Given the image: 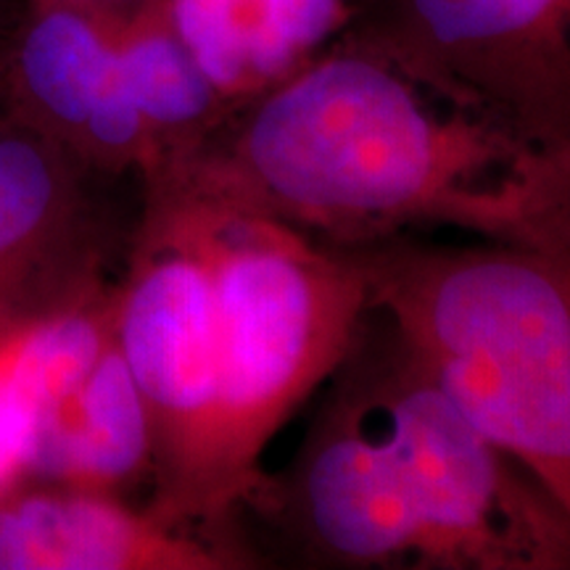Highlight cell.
I'll use <instances>...</instances> for the list:
<instances>
[{
    "instance_id": "6da1fadb",
    "label": "cell",
    "mask_w": 570,
    "mask_h": 570,
    "mask_svg": "<svg viewBox=\"0 0 570 570\" xmlns=\"http://www.w3.org/2000/svg\"><path fill=\"white\" fill-rule=\"evenodd\" d=\"M164 173L336 248L420 227L570 248V175L360 38L269 85L214 151Z\"/></svg>"
},
{
    "instance_id": "7a4b0ae2",
    "label": "cell",
    "mask_w": 570,
    "mask_h": 570,
    "mask_svg": "<svg viewBox=\"0 0 570 570\" xmlns=\"http://www.w3.org/2000/svg\"><path fill=\"white\" fill-rule=\"evenodd\" d=\"M386 320L470 423L570 515V248H346Z\"/></svg>"
},
{
    "instance_id": "3957f363",
    "label": "cell",
    "mask_w": 570,
    "mask_h": 570,
    "mask_svg": "<svg viewBox=\"0 0 570 570\" xmlns=\"http://www.w3.org/2000/svg\"><path fill=\"white\" fill-rule=\"evenodd\" d=\"M161 177L194 198L214 273L219 391L206 518L217 520L259 494L267 446L346 362L370 315V291L346 248Z\"/></svg>"
},
{
    "instance_id": "277c9868",
    "label": "cell",
    "mask_w": 570,
    "mask_h": 570,
    "mask_svg": "<svg viewBox=\"0 0 570 570\" xmlns=\"http://www.w3.org/2000/svg\"><path fill=\"white\" fill-rule=\"evenodd\" d=\"M344 367L394 446L420 529L423 568L570 570V515L483 436L377 315ZM367 323V320H365Z\"/></svg>"
},
{
    "instance_id": "5b68a950",
    "label": "cell",
    "mask_w": 570,
    "mask_h": 570,
    "mask_svg": "<svg viewBox=\"0 0 570 570\" xmlns=\"http://www.w3.org/2000/svg\"><path fill=\"white\" fill-rule=\"evenodd\" d=\"M114 336L138 383L154 433L156 515L206 518V473L219 391L217 294L198 209L161 177L142 248L114 302Z\"/></svg>"
},
{
    "instance_id": "8992f818",
    "label": "cell",
    "mask_w": 570,
    "mask_h": 570,
    "mask_svg": "<svg viewBox=\"0 0 570 570\" xmlns=\"http://www.w3.org/2000/svg\"><path fill=\"white\" fill-rule=\"evenodd\" d=\"M354 38L494 114L570 175V0H381Z\"/></svg>"
},
{
    "instance_id": "52a82bcc",
    "label": "cell",
    "mask_w": 570,
    "mask_h": 570,
    "mask_svg": "<svg viewBox=\"0 0 570 570\" xmlns=\"http://www.w3.org/2000/svg\"><path fill=\"white\" fill-rule=\"evenodd\" d=\"M262 504L320 566L423 568V529L394 446L348 370Z\"/></svg>"
},
{
    "instance_id": "ba28073f",
    "label": "cell",
    "mask_w": 570,
    "mask_h": 570,
    "mask_svg": "<svg viewBox=\"0 0 570 570\" xmlns=\"http://www.w3.org/2000/svg\"><path fill=\"white\" fill-rule=\"evenodd\" d=\"M240 560L106 497H35L0 508V570H214L246 566Z\"/></svg>"
},
{
    "instance_id": "9c48e42d",
    "label": "cell",
    "mask_w": 570,
    "mask_h": 570,
    "mask_svg": "<svg viewBox=\"0 0 570 570\" xmlns=\"http://www.w3.org/2000/svg\"><path fill=\"white\" fill-rule=\"evenodd\" d=\"M151 458V417L114 336L75 402L40 423L30 468L106 491L135 479Z\"/></svg>"
},
{
    "instance_id": "30bf717a",
    "label": "cell",
    "mask_w": 570,
    "mask_h": 570,
    "mask_svg": "<svg viewBox=\"0 0 570 570\" xmlns=\"http://www.w3.org/2000/svg\"><path fill=\"white\" fill-rule=\"evenodd\" d=\"M114 46L127 92L156 146L164 135H196L217 125L227 101L185 46L167 0L114 9Z\"/></svg>"
},
{
    "instance_id": "8fae6325",
    "label": "cell",
    "mask_w": 570,
    "mask_h": 570,
    "mask_svg": "<svg viewBox=\"0 0 570 570\" xmlns=\"http://www.w3.org/2000/svg\"><path fill=\"white\" fill-rule=\"evenodd\" d=\"M117 71L114 9L38 0L19 42L17 75L42 111L82 130Z\"/></svg>"
},
{
    "instance_id": "7c38bea8",
    "label": "cell",
    "mask_w": 570,
    "mask_h": 570,
    "mask_svg": "<svg viewBox=\"0 0 570 570\" xmlns=\"http://www.w3.org/2000/svg\"><path fill=\"white\" fill-rule=\"evenodd\" d=\"M344 13V0H244L240 27L256 96L315 59Z\"/></svg>"
},
{
    "instance_id": "4fadbf2b",
    "label": "cell",
    "mask_w": 570,
    "mask_h": 570,
    "mask_svg": "<svg viewBox=\"0 0 570 570\" xmlns=\"http://www.w3.org/2000/svg\"><path fill=\"white\" fill-rule=\"evenodd\" d=\"M173 21L227 106L256 96L244 46V0H167Z\"/></svg>"
},
{
    "instance_id": "5bb4252c",
    "label": "cell",
    "mask_w": 570,
    "mask_h": 570,
    "mask_svg": "<svg viewBox=\"0 0 570 570\" xmlns=\"http://www.w3.org/2000/svg\"><path fill=\"white\" fill-rule=\"evenodd\" d=\"M51 167L30 142L0 138V259L19 252L51 212Z\"/></svg>"
},
{
    "instance_id": "9a60e30c",
    "label": "cell",
    "mask_w": 570,
    "mask_h": 570,
    "mask_svg": "<svg viewBox=\"0 0 570 570\" xmlns=\"http://www.w3.org/2000/svg\"><path fill=\"white\" fill-rule=\"evenodd\" d=\"M38 428V412L24 402V396L11 383L6 356L0 354V491L9 487L21 468H30Z\"/></svg>"
}]
</instances>
